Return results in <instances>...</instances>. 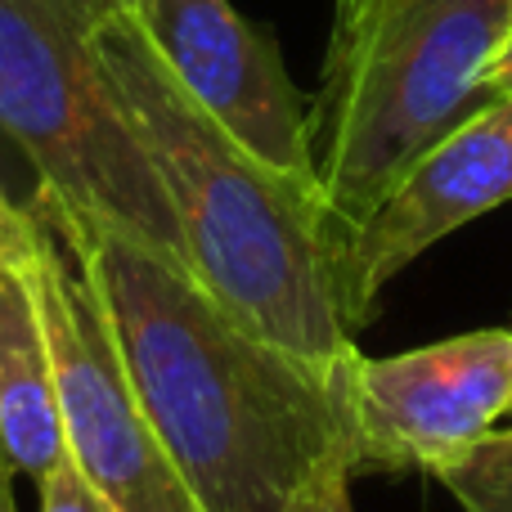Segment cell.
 Wrapping results in <instances>:
<instances>
[{
  "instance_id": "7c38bea8",
  "label": "cell",
  "mask_w": 512,
  "mask_h": 512,
  "mask_svg": "<svg viewBox=\"0 0 512 512\" xmlns=\"http://www.w3.org/2000/svg\"><path fill=\"white\" fill-rule=\"evenodd\" d=\"M36 230H41L36 207H18L0 198V274L18 270L36 252Z\"/></svg>"
},
{
  "instance_id": "5b68a950",
  "label": "cell",
  "mask_w": 512,
  "mask_h": 512,
  "mask_svg": "<svg viewBox=\"0 0 512 512\" xmlns=\"http://www.w3.org/2000/svg\"><path fill=\"white\" fill-rule=\"evenodd\" d=\"M36 221L41 234L27 279L50 346L63 454L113 512H198L140 409L104 297L81 252L45 207V194L36 203Z\"/></svg>"
},
{
  "instance_id": "8992f818",
  "label": "cell",
  "mask_w": 512,
  "mask_h": 512,
  "mask_svg": "<svg viewBox=\"0 0 512 512\" xmlns=\"http://www.w3.org/2000/svg\"><path fill=\"white\" fill-rule=\"evenodd\" d=\"M355 472H436L512 409V333L481 328L346 369Z\"/></svg>"
},
{
  "instance_id": "5bb4252c",
  "label": "cell",
  "mask_w": 512,
  "mask_h": 512,
  "mask_svg": "<svg viewBox=\"0 0 512 512\" xmlns=\"http://www.w3.org/2000/svg\"><path fill=\"white\" fill-rule=\"evenodd\" d=\"M301 512H355V508H351V477H346V481H333L324 495H315Z\"/></svg>"
},
{
  "instance_id": "9c48e42d",
  "label": "cell",
  "mask_w": 512,
  "mask_h": 512,
  "mask_svg": "<svg viewBox=\"0 0 512 512\" xmlns=\"http://www.w3.org/2000/svg\"><path fill=\"white\" fill-rule=\"evenodd\" d=\"M27 270L32 256L18 270L0 274V441L14 472L41 481L63 459V427L41 306Z\"/></svg>"
},
{
  "instance_id": "e0dca14e",
  "label": "cell",
  "mask_w": 512,
  "mask_h": 512,
  "mask_svg": "<svg viewBox=\"0 0 512 512\" xmlns=\"http://www.w3.org/2000/svg\"><path fill=\"white\" fill-rule=\"evenodd\" d=\"M504 45H512V23H508V41H504Z\"/></svg>"
},
{
  "instance_id": "30bf717a",
  "label": "cell",
  "mask_w": 512,
  "mask_h": 512,
  "mask_svg": "<svg viewBox=\"0 0 512 512\" xmlns=\"http://www.w3.org/2000/svg\"><path fill=\"white\" fill-rule=\"evenodd\" d=\"M463 512H512V432L481 436L472 450L436 472Z\"/></svg>"
},
{
  "instance_id": "52a82bcc",
  "label": "cell",
  "mask_w": 512,
  "mask_h": 512,
  "mask_svg": "<svg viewBox=\"0 0 512 512\" xmlns=\"http://www.w3.org/2000/svg\"><path fill=\"white\" fill-rule=\"evenodd\" d=\"M162 68L212 122L283 176L319 185L315 99L283 68L279 41L230 0H126Z\"/></svg>"
},
{
  "instance_id": "9a60e30c",
  "label": "cell",
  "mask_w": 512,
  "mask_h": 512,
  "mask_svg": "<svg viewBox=\"0 0 512 512\" xmlns=\"http://www.w3.org/2000/svg\"><path fill=\"white\" fill-rule=\"evenodd\" d=\"M14 463H9V454H5V441H0V512H14Z\"/></svg>"
},
{
  "instance_id": "ba28073f",
  "label": "cell",
  "mask_w": 512,
  "mask_h": 512,
  "mask_svg": "<svg viewBox=\"0 0 512 512\" xmlns=\"http://www.w3.org/2000/svg\"><path fill=\"white\" fill-rule=\"evenodd\" d=\"M512 198V95L490 99L423 153L342 239L346 324L364 328L409 261Z\"/></svg>"
},
{
  "instance_id": "3957f363",
  "label": "cell",
  "mask_w": 512,
  "mask_h": 512,
  "mask_svg": "<svg viewBox=\"0 0 512 512\" xmlns=\"http://www.w3.org/2000/svg\"><path fill=\"white\" fill-rule=\"evenodd\" d=\"M512 0H360L333 14L310 113L319 189L351 234L400 176L490 104Z\"/></svg>"
},
{
  "instance_id": "277c9868",
  "label": "cell",
  "mask_w": 512,
  "mask_h": 512,
  "mask_svg": "<svg viewBox=\"0 0 512 512\" xmlns=\"http://www.w3.org/2000/svg\"><path fill=\"white\" fill-rule=\"evenodd\" d=\"M122 0H0V131L72 216L185 261L180 225L95 59V27Z\"/></svg>"
},
{
  "instance_id": "6da1fadb",
  "label": "cell",
  "mask_w": 512,
  "mask_h": 512,
  "mask_svg": "<svg viewBox=\"0 0 512 512\" xmlns=\"http://www.w3.org/2000/svg\"><path fill=\"white\" fill-rule=\"evenodd\" d=\"M45 207L113 319L126 373L198 512H301L355 477L346 369H319L225 310L185 261ZM360 355V351H355Z\"/></svg>"
},
{
  "instance_id": "4fadbf2b",
  "label": "cell",
  "mask_w": 512,
  "mask_h": 512,
  "mask_svg": "<svg viewBox=\"0 0 512 512\" xmlns=\"http://www.w3.org/2000/svg\"><path fill=\"white\" fill-rule=\"evenodd\" d=\"M41 194L45 189H41L36 167L23 158V149L0 131V198H9V203H18V207H36Z\"/></svg>"
},
{
  "instance_id": "2e32d148",
  "label": "cell",
  "mask_w": 512,
  "mask_h": 512,
  "mask_svg": "<svg viewBox=\"0 0 512 512\" xmlns=\"http://www.w3.org/2000/svg\"><path fill=\"white\" fill-rule=\"evenodd\" d=\"M360 0H337V14H346V9H355Z\"/></svg>"
},
{
  "instance_id": "8fae6325",
  "label": "cell",
  "mask_w": 512,
  "mask_h": 512,
  "mask_svg": "<svg viewBox=\"0 0 512 512\" xmlns=\"http://www.w3.org/2000/svg\"><path fill=\"white\" fill-rule=\"evenodd\" d=\"M36 486H41V512H113L108 499L81 477V468L68 454H63Z\"/></svg>"
},
{
  "instance_id": "7a4b0ae2",
  "label": "cell",
  "mask_w": 512,
  "mask_h": 512,
  "mask_svg": "<svg viewBox=\"0 0 512 512\" xmlns=\"http://www.w3.org/2000/svg\"><path fill=\"white\" fill-rule=\"evenodd\" d=\"M95 59L180 225L194 279L283 351L346 369L342 225L324 189L283 176L203 113L162 68L126 0L95 27Z\"/></svg>"
}]
</instances>
